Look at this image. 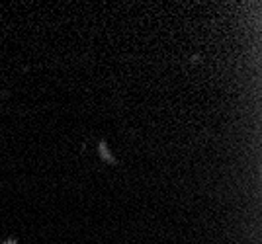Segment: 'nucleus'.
Returning a JSON list of instances; mask_svg holds the SVG:
<instances>
[{"instance_id":"1","label":"nucleus","mask_w":262,"mask_h":244,"mask_svg":"<svg viewBox=\"0 0 262 244\" xmlns=\"http://www.w3.org/2000/svg\"><path fill=\"white\" fill-rule=\"evenodd\" d=\"M98 151H100V156L106 160V162H110V164H116V158H114V155L110 153V149H108V144L104 143H100V147H98Z\"/></svg>"},{"instance_id":"2","label":"nucleus","mask_w":262,"mask_h":244,"mask_svg":"<svg viewBox=\"0 0 262 244\" xmlns=\"http://www.w3.org/2000/svg\"><path fill=\"white\" fill-rule=\"evenodd\" d=\"M4 244H18V240H16V238H8V242H4Z\"/></svg>"}]
</instances>
